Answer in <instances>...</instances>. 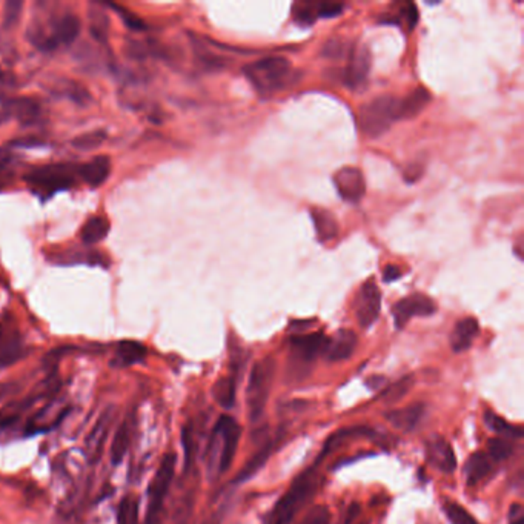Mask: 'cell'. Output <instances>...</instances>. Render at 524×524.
Instances as JSON below:
<instances>
[{"label":"cell","mask_w":524,"mask_h":524,"mask_svg":"<svg viewBox=\"0 0 524 524\" xmlns=\"http://www.w3.org/2000/svg\"><path fill=\"white\" fill-rule=\"evenodd\" d=\"M240 435L241 427L232 417L221 415L217 420L209 438L208 454H206L208 472L212 478L223 475L231 468L239 447Z\"/></svg>","instance_id":"cell-1"},{"label":"cell","mask_w":524,"mask_h":524,"mask_svg":"<svg viewBox=\"0 0 524 524\" xmlns=\"http://www.w3.org/2000/svg\"><path fill=\"white\" fill-rule=\"evenodd\" d=\"M243 74L251 85L263 95L274 94L291 84L292 66L283 57H267L262 61L246 65Z\"/></svg>","instance_id":"cell-2"},{"label":"cell","mask_w":524,"mask_h":524,"mask_svg":"<svg viewBox=\"0 0 524 524\" xmlns=\"http://www.w3.org/2000/svg\"><path fill=\"white\" fill-rule=\"evenodd\" d=\"M319 486V474L315 468H309L294 479L291 488L280 498L274 511L271 512V524H291L301 507H303Z\"/></svg>","instance_id":"cell-3"},{"label":"cell","mask_w":524,"mask_h":524,"mask_svg":"<svg viewBox=\"0 0 524 524\" xmlns=\"http://www.w3.org/2000/svg\"><path fill=\"white\" fill-rule=\"evenodd\" d=\"M77 171L72 165H45L31 169V173L25 175V182L31 193L45 202L57 193L71 189Z\"/></svg>","instance_id":"cell-4"},{"label":"cell","mask_w":524,"mask_h":524,"mask_svg":"<svg viewBox=\"0 0 524 524\" xmlns=\"http://www.w3.org/2000/svg\"><path fill=\"white\" fill-rule=\"evenodd\" d=\"M274 375L276 361L271 357L257 361L253 371H251L246 389L248 417L251 423H257L263 417L272 389V381H274Z\"/></svg>","instance_id":"cell-5"},{"label":"cell","mask_w":524,"mask_h":524,"mask_svg":"<svg viewBox=\"0 0 524 524\" xmlns=\"http://www.w3.org/2000/svg\"><path fill=\"white\" fill-rule=\"evenodd\" d=\"M398 120V100L392 95H380L366 105L358 113V125L367 137H380Z\"/></svg>","instance_id":"cell-6"},{"label":"cell","mask_w":524,"mask_h":524,"mask_svg":"<svg viewBox=\"0 0 524 524\" xmlns=\"http://www.w3.org/2000/svg\"><path fill=\"white\" fill-rule=\"evenodd\" d=\"M175 454H166L161 459L159 469L154 474L150 491H148V506H146V516L145 524H157L160 518L161 507L166 500L169 489H171L174 474H175Z\"/></svg>","instance_id":"cell-7"},{"label":"cell","mask_w":524,"mask_h":524,"mask_svg":"<svg viewBox=\"0 0 524 524\" xmlns=\"http://www.w3.org/2000/svg\"><path fill=\"white\" fill-rule=\"evenodd\" d=\"M437 312L435 301L424 294H412L398 300L392 308V317L397 329H403L414 317H431Z\"/></svg>","instance_id":"cell-8"},{"label":"cell","mask_w":524,"mask_h":524,"mask_svg":"<svg viewBox=\"0 0 524 524\" xmlns=\"http://www.w3.org/2000/svg\"><path fill=\"white\" fill-rule=\"evenodd\" d=\"M328 337H324L321 332H312V334L294 335L289 340L291 346V358L292 365L306 366L323 354L326 346Z\"/></svg>","instance_id":"cell-9"},{"label":"cell","mask_w":524,"mask_h":524,"mask_svg":"<svg viewBox=\"0 0 524 524\" xmlns=\"http://www.w3.org/2000/svg\"><path fill=\"white\" fill-rule=\"evenodd\" d=\"M334 186L344 202L358 203L366 194V182L363 173L358 168L344 166L340 168L332 177Z\"/></svg>","instance_id":"cell-10"},{"label":"cell","mask_w":524,"mask_h":524,"mask_svg":"<svg viewBox=\"0 0 524 524\" xmlns=\"http://www.w3.org/2000/svg\"><path fill=\"white\" fill-rule=\"evenodd\" d=\"M381 311V292L374 282H367L360 287L356 300L357 320L361 328H371Z\"/></svg>","instance_id":"cell-11"},{"label":"cell","mask_w":524,"mask_h":524,"mask_svg":"<svg viewBox=\"0 0 524 524\" xmlns=\"http://www.w3.org/2000/svg\"><path fill=\"white\" fill-rule=\"evenodd\" d=\"M371 62L372 57L367 48H351L349 61L343 74L344 84L352 88V90H357V88L363 86L367 82L369 71H371Z\"/></svg>","instance_id":"cell-12"},{"label":"cell","mask_w":524,"mask_h":524,"mask_svg":"<svg viewBox=\"0 0 524 524\" xmlns=\"http://www.w3.org/2000/svg\"><path fill=\"white\" fill-rule=\"evenodd\" d=\"M113 420H114V409L106 408L102 412L95 424L93 426L91 432L88 434L86 441H85V454L90 463H97V460L102 456L103 446H105L108 435L111 432V426H113Z\"/></svg>","instance_id":"cell-13"},{"label":"cell","mask_w":524,"mask_h":524,"mask_svg":"<svg viewBox=\"0 0 524 524\" xmlns=\"http://www.w3.org/2000/svg\"><path fill=\"white\" fill-rule=\"evenodd\" d=\"M426 456L429 464H432L435 469L441 470L443 474H454V470L456 469V456L454 449L443 437H434L427 441Z\"/></svg>","instance_id":"cell-14"},{"label":"cell","mask_w":524,"mask_h":524,"mask_svg":"<svg viewBox=\"0 0 524 524\" xmlns=\"http://www.w3.org/2000/svg\"><path fill=\"white\" fill-rule=\"evenodd\" d=\"M356 348L357 335L349 329H340L331 338H328L323 356L328 361H343L352 356Z\"/></svg>","instance_id":"cell-15"},{"label":"cell","mask_w":524,"mask_h":524,"mask_svg":"<svg viewBox=\"0 0 524 524\" xmlns=\"http://www.w3.org/2000/svg\"><path fill=\"white\" fill-rule=\"evenodd\" d=\"M423 415H424V404L414 403L402 409L390 411L389 414H386V418H388V422L395 427V429L403 431V432H411L415 429L420 422H422Z\"/></svg>","instance_id":"cell-16"},{"label":"cell","mask_w":524,"mask_h":524,"mask_svg":"<svg viewBox=\"0 0 524 524\" xmlns=\"http://www.w3.org/2000/svg\"><path fill=\"white\" fill-rule=\"evenodd\" d=\"M80 28L82 26H80V20L77 16H74V14H65L63 17L56 22L53 33L48 35L51 45H53L54 49L61 45H71V43L76 42L79 37Z\"/></svg>","instance_id":"cell-17"},{"label":"cell","mask_w":524,"mask_h":524,"mask_svg":"<svg viewBox=\"0 0 524 524\" xmlns=\"http://www.w3.org/2000/svg\"><path fill=\"white\" fill-rule=\"evenodd\" d=\"M77 174L82 177L86 184L91 188H99L108 180L111 174V160L108 156L94 157L88 164L77 168Z\"/></svg>","instance_id":"cell-18"},{"label":"cell","mask_w":524,"mask_h":524,"mask_svg":"<svg viewBox=\"0 0 524 524\" xmlns=\"http://www.w3.org/2000/svg\"><path fill=\"white\" fill-rule=\"evenodd\" d=\"M478 332H479V324L477 319H474V317L461 319L455 324V328L451 334V348L454 349V352L468 351L477 338Z\"/></svg>","instance_id":"cell-19"},{"label":"cell","mask_w":524,"mask_h":524,"mask_svg":"<svg viewBox=\"0 0 524 524\" xmlns=\"http://www.w3.org/2000/svg\"><path fill=\"white\" fill-rule=\"evenodd\" d=\"M431 94L424 88H415L404 99L398 100V120L400 119H414L422 111L429 105Z\"/></svg>","instance_id":"cell-20"},{"label":"cell","mask_w":524,"mask_h":524,"mask_svg":"<svg viewBox=\"0 0 524 524\" xmlns=\"http://www.w3.org/2000/svg\"><path fill=\"white\" fill-rule=\"evenodd\" d=\"M311 219L315 230V235L319 241L328 243L334 240L338 235V223L334 214L321 209V208H312L311 209Z\"/></svg>","instance_id":"cell-21"},{"label":"cell","mask_w":524,"mask_h":524,"mask_svg":"<svg viewBox=\"0 0 524 524\" xmlns=\"http://www.w3.org/2000/svg\"><path fill=\"white\" fill-rule=\"evenodd\" d=\"M274 449H276V443L272 440L264 443V445L258 449L253 456H251L245 466H243V469L239 472V475L235 477V483H243V482H246V479L253 478L257 472L268 463L272 452H274Z\"/></svg>","instance_id":"cell-22"},{"label":"cell","mask_w":524,"mask_h":524,"mask_svg":"<svg viewBox=\"0 0 524 524\" xmlns=\"http://www.w3.org/2000/svg\"><path fill=\"white\" fill-rule=\"evenodd\" d=\"M492 460L484 452L472 454L466 464H464V475L469 486H475L491 474L492 470Z\"/></svg>","instance_id":"cell-23"},{"label":"cell","mask_w":524,"mask_h":524,"mask_svg":"<svg viewBox=\"0 0 524 524\" xmlns=\"http://www.w3.org/2000/svg\"><path fill=\"white\" fill-rule=\"evenodd\" d=\"M146 357V348L138 342L125 340L120 342L116 349V358L113 360L114 366H132L143 361Z\"/></svg>","instance_id":"cell-24"},{"label":"cell","mask_w":524,"mask_h":524,"mask_svg":"<svg viewBox=\"0 0 524 524\" xmlns=\"http://www.w3.org/2000/svg\"><path fill=\"white\" fill-rule=\"evenodd\" d=\"M484 423L492 432H495L498 437L506 440H518L523 437V427L509 423L503 417L497 415L495 412L486 411L484 412Z\"/></svg>","instance_id":"cell-25"},{"label":"cell","mask_w":524,"mask_h":524,"mask_svg":"<svg viewBox=\"0 0 524 524\" xmlns=\"http://www.w3.org/2000/svg\"><path fill=\"white\" fill-rule=\"evenodd\" d=\"M129 443H131V424L128 420L117 427V431L114 432V438L113 443H111V463L114 466H119V464L123 461L125 455H127L128 449H129Z\"/></svg>","instance_id":"cell-26"},{"label":"cell","mask_w":524,"mask_h":524,"mask_svg":"<svg viewBox=\"0 0 524 524\" xmlns=\"http://www.w3.org/2000/svg\"><path fill=\"white\" fill-rule=\"evenodd\" d=\"M109 232V221L105 217L95 216L86 221L82 230V240L86 246L97 245L102 240L106 239Z\"/></svg>","instance_id":"cell-27"},{"label":"cell","mask_w":524,"mask_h":524,"mask_svg":"<svg viewBox=\"0 0 524 524\" xmlns=\"http://www.w3.org/2000/svg\"><path fill=\"white\" fill-rule=\"evenodd\" d=\"M212 395L221 408L230 411L235 404V380L234 377L220 379L212 388Z\"/></svg>","instance_id":"cell-28"},{"label":"cell","mask_w":524,"mask_h":524,"mask_svg":"<svg viewBox=\"0 0 524 524\" xmlns=\"http://www.w3.org/2000/svg\"><path fill=\"white\" fill-rule=\"evenodd\" d=\"M414 383H415V379L412 377V375H406V377L397 380L395 383H392V385H389L383 389L381 400L389 404H394L397 402L403 400V398L411 392L412 388H414Z\"/></svg>","instance_id":"cell-29"},{"label":"cell","mask_w":524,"mask_h":524,"mask_svg":"<svg viewBox=\"0 0 524 524\" xmlns=\"http://www.w3.org/2000/svg\"><path fill=\"white\" fill-rule=\"evenodd\" d=\"M8 108L13 111L14 114H16L19 119L24 122V123H31L33 120H35L37 117H39L40 114V106L39 103L31 100V99H16V100H11L8 103Z\"/></svg>","instance_id":"cell-30"},{"label":"cell","mask_w":524,"mask_h":524,"mask_svg":"<svg viewBox=\"0 0 524 524\" xmlns=\"http://www.w3.org/2000/svg\"><path fill=\"white\" fill-rule=\"evenodd\" d=\"M443 512L451 524H479L466 507L451 500L443 501Z\"/></svg>","instance_id":"cell-31"},{"label":"cell","mask_w":524,"mask_h":524,"mask_svg":"<svg viewBox=\"0 0 524 524\" xmlns=\"http://www.w3.org/2000/svg\"><path fill=\"white\" fill-rule=\"evenodd\" d=\"M25 349L22 346L20 338H11L8 342H3L2 348H0V369H5L16 363L17 360L24 357Z\"/></svg>","instance_id":"cell-32"},{"label":"cell","mask_w":524,"mask_h":524,"mask_svg":"<svg viewBox=\"0 0 524 524\" xmlns=\"http://www.w3.org/2000/svg\"><path fill=\"white\" fill-rule=\"evenodd\" d=\"M488 452L489 459L493 461H505L514 454V445L511 440L495 437L488 441Z\"/></svg>","instance_id":"cell-33"},{"label":"cell","mask_w":524,"mask_h":524,"mask_svg":"<svg viewBox=\"0 0 524 524\" xmlns=\"http://www.w3.org/2000/svg\"><path fill=\"white\" fill-rule=\"evenodd\" d=\"M319 2H299L294 5V19L299 24L311 25L315 19H319Z\"/></svg>","instance_id":"cell-34"},{"label":"cell","mask_w":524,"mask_h":524,"mask_svg":"<svg viewBox=\"0 0 524 524\" xmlns=\"http://www.w3.org/2000/svg\"><path fill=\"white\" fill-rule=\"evenodd\" d=\"M137 503L132 497H125L117 512V524H136L137 523Z\"/></svg>","instance_id":"cell-35"},{"label":"cell","mask_w":524,"mask_h":524,"mask_svg":"<svg viewBox=\"0 0 524 524\" xmlns=\"http://www.w3.org/2000/svg\"><path fill=\"white\" fill-rule=\"evenodd\" d=\"M109 8H113L117 14H119V17L123 20V24L127 25L129 29H132V31H145L146 29V25L145 22L137 17L136 14H132L129 10H125L122 8V6L116 5V3H108Z\"/></svg>","instance_id":"cell-36"},{"label":"cell","mask_w":524,"mask_h":524,"mask_svg":"<svg viewBox=\"0 0 524 524\" xmlns=\"http://www.w3.org/2000/svg\"><path fill=\"white\" fill-rule=\"evenodd\" d=\"M105 137H106L105 132L95 131V132H90V134H84L77 137L72 143L77 148V150H82V151L94 150V148H97L103 140H105Z\"/></svg>","instance_id":"cell-37"},{"label":"cell","mask_w":524,"mask_h":524,"mask_svg":"<svg viewBox=\"0 0 524 524\" xmlns=\"http://www.w3.org/2000/svg\"><path fill=\"white\" fill-rule=\"evenodd\" d=\"M24 3L17 2V0H10V2L5 3V10H3V26L5 28H11L13 25H16V22L20 17V11Z\"/></svg>","instance_id":"cell-38"},{"label":"cell","mask_w":524,"mask_h":524,"mask_svg":"<svg viewBox=\"0 0 524 524\" xmlns=\"http://www.w3.org/2000/svg\"><path fill=\"white\" fill-rule=\"evenodd\" d=\"M182 443H183V447H184V464L189 466L191 461H193V451H194V438H193V431H191V426L183 427Z\"/></svg>","instance_id":"cell-39"},{"label":"cell","mask_w":524,"mask_h":524,"mask_svg":"<svg viewBox=\"0 0 524 524\" xmlns=\"http://www.w3.org/2000/svg\"><path fill=\"white\" fill-rule=\"evenodd\" d=\"M300 524H329V511L324 506H319L309 512L303 523Z\"/></svg>","instance_id":"cell-40"},{"label":"cell","mask_w":524,"mask_h":524,"mask_svg":"<svg viewBox=\"0 0 524 524\" xmlns=\"http://www.w3.org/2000/svg\"><path fill=\"white\" fill-rule=\"evenodd\" d=\"M319 17H335L343 11V5L337 2H319Z\"/></svg>","instance_id":"cell-41"},{"label":"cell","mask_w":524,"mask_h":524,"mask_svg":"<svg viewBox=\"0 0 524 524\" xmlns=\"http://www.w3.org/2000/svg\"><path fill=\"white\" fill-rule=\"evenodd\" d=\"M509 524H524V511L520 503H515L511 506V511H509Z\"/></svg>","instance_id":"cell-42"},{"label":"cell","mask_w":524,"mask_h":524,"mask_svg":"<svg viewBox=\"0 0 524 524\" xmlns=\"http://www.w3.org/2000/svg\"><path fill=\"white\" fill-rule=\"evenodd\" d=\"M400 277H402V271L398 267H394V264H389V267H386L385 274H383V280H385L386 283L394 282V280L400 278Z\"/></svg>","instance_id":"cell-43"},{"label":"cell","mask_w":524,"mask_h":524,"mask_svg":"<svg viewBox=\"0 0 524 524\" xmlns=\"http://www.w3.org/2000/svg\"><path fill=\"white\" fill-rule=\"evenodd\" d=\"M386 385V379L381 377V375H374V377L366 380V386L371 390H379L381 388H385Z\"/></svg>","instance_id":"cell-44"},{"label":"cell","mask_w":524,"mask_h":524,"mask_svg":"<svg viewBox=\"0 0 524 524\" xmlns=\"http://www.w3.org/2000/svg\"><path fill=\"white\" fill-rule=\"evenodd\" d=\"M13 145L19 148H28V146H40L42 142L37 138H22V140H17V142H13Z\"/></svg>","instance_id":"cell-45"},{"label":"cell","mask_w":524,"mask_h":524,"mask_svg":"<svg viewBox=\"0 0 524 524\" xmlns=\"http://www.w3.org/2000/svg\"><path fill=\"white\" fill-rule=\"evenodd\" d=\"M6 165H8V160H6V159H0V173L3 171V169L6 168Z\"/></svg>","instance_id":"cell-46"},{"label":"cell","mask_w":524,"mask_h":524,"mask_svg":"<svg viewBox=\"0 0 524 524\" xmlns=\"http://www.w3.org/2000/svg\"><path fill=\"white\" fill-rule=\"evenodd\" d=\"M3 334H5V329L2 324H0V348H2V344H3Z\"/></svg>","instance_id":"cell-47"},{"label":"cell","mask_w":524,"mask_h":524,"mask_svg":"<svg viewBox=\"0 0 524 524\" xmlns=\"http://www.w3.org/2000/svg\"><path fill=\"white\" fill-rule=\"evenodd\" d=\"M205 524H219V523H216V520H211V521H206Z\"/></svg>","instance_id":"cell-48"},{"label":"cell","mask_w":524,"mask_h":524,"mask_svg":"<svg viewBox=\"0 0 524 524\" xmlns=\"http://www.w3.org/2000/svg\"><path fill=\"white\" fill-rule=\"evenodd\" d=\"M361 524H367V523H361Z\"/></svg>","instance_id":"cell-49"}]
</instances>
